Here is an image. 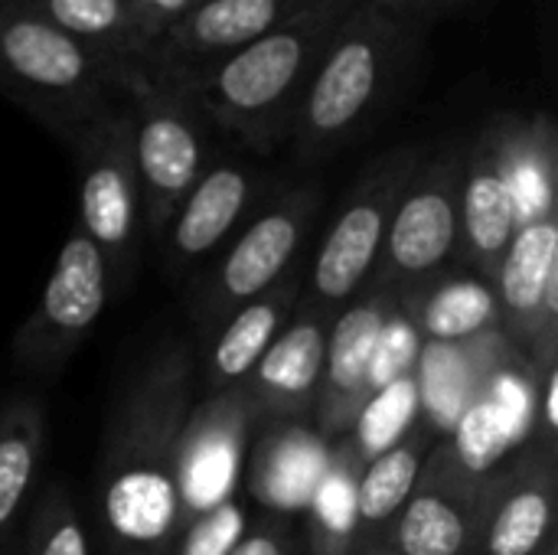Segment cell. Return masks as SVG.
<instances>
[{"mask_svg":"<svg viewBox=\"0 0 558 555\" xmlns=\"http://www.w3.org/2000/svg\"><path fill=\"white\" fill-rule=\"evenodd\" d=\"M193 409V360L160 347L124 389L98 461L95 500L105 555H170L180 523L177 458Z\"/></svg>","mask_w":558,"mask_h":555,"instance_id":"obj_1","label":"cell"},{"mask_svg":"<svg viewBox=\"0 0 558 555\" xmlns=\"http://www.w3.org/2000/svg\"><path fill=\"white\" fill-rule=\"evenodd\" d=\"M360 0H317L213 65L186 95L209 124L258 154L291 141L307 82L333 33Z\"/></svg>","mask_w":558,"mask_h":555,"instance_id":"obj_2","label":"cell"},{"mask_svg":"<svg viewBox=\"0 0 558 555\" xmlns=\"http://www.w3.org/2000/svg\"><path fill=\"white\" fill-rule=\"evenodd\" d=\"M425 23L360 0L324 49L291 131L294 157L320 164L363 137L409 69Z\"/></svg>","mask_w":558,"mask_h":555,"instance_id":"obj_3","label":"cell"},{"mask_svg":"<svg viewBox=\"0 0 558 555\" xmlns=\"http://www.w3.org/2000/svg\"><path fill=\"white\" fill-rule=\"evenodd\" d=\"M128 72L131 65L101 59L20 0H0V92L65 144L124 101Z\"/></svg>","mask_w":558,"mask_h":555,"instance_id":"obj_4","label":"cell"},{"mask_svg":"<svg viewBox=\"0 0 558 555\" xmlns=\"http://www.w3.org/2000/svg\"><path fill=\"white\" fill-rule=\"evenodd\" d=\"M317 209V186L281 190L255 216H248L245 226L206 262L190 304L203 347L229 321L232 311L275 288L294 268Z\"/></svg>","mask_w":558,"mask_h":555,"instance_id":"obj_5","label":"cell"},{"mask_svg":"<svg viewBox=\"0 0 558 555\" xmlns=\"http://www.w3.org/2000/svg\"><path fill=\"white\" fill-rule=\"evenodd\" d=\"M468 141L422 154L392 209L379 262L366 291L392 298L415 294L441 278L461 245V173Z\"/></svg>","mask_w":558,"mask_h":555,"instance_id":"obj_6","label":"cell"},{"mask_svg":"<svg viewBox=\"0 0 558 555\" xmlns=\"http://www.w3.org/2000/svg\"><path fill=\"white\" fill-rule=\"evenodd\" d=\"M124 101L134 128V164L141 180V213L150 239H160L180 200L209 167V121L199 105L141 65L124 79Z\"/></svg>","mask_w":558,"mask_h":555,"instance_id":"obj_7","label":"cell"},{"mask_svg":"<svg viewBox=\"0 0 558 555\" xmlns=\"http://www.w3.org/2000/svg\"><path fill=\"white\" fill-rule=\"evenodd\" d=\"M78 170V226L98 245L111 294H124L134 278L137 236L144 226L141 180L134 164V128L128 101L111 105L72 141Z\"/></svg>","mask_w":558,"mask_h":555,"instance_id":"obj_8","label":"cell"},{"mask_svg":"<svg viewBox=\"0 0 558 555\" xmlns=\"http://www.w3.org/2000/svg\"><path fill=\"white\" fill-rule=\"evenodd\" d=\"M422 154V147L402 144L363 170L317 249L298 304L333 321L353 298L366 291L386 242L392 209Z\"/></svg>","mask_w":558,"mask_h":555,"instance_id":"obj_9","label":"cell"},{"mask_svg":"<svg viewBox=\"0 0 558 555\" xmlns=\"http://www.w3.org/2000/svg\"><path fill=\"white\" fill-rule=\"evenodd\" d=\"M111 301V278L98 245L75 222L52 262L36 307L10 340L13 366L26 376L59 373L88 340Z\"/></svg>","mask_w":558,"mask_h":555,"instance_id":"obj_10","label":"cell"},{"mask_svg":"<svg viewBox=\"0 0 558 555\" xmlns=\"http://www.w3.org/2000/svg\"><path fill=\"white\" fill-rule=\"evenodd\" d=\"M500 334L533 370L558 366V222L556 216L513 232L490 278Z\"/></svg>","mask_w":558,"mask_h":555,"instance_id":"obj_11","label":"cell"},{"mask_svg":"<svg viewBox=\"0 0 558 555\" xmlns=\"http://www.w3.org/2000/svg\"><path fill=\"white\" fill-rule=\"evenodd\" d=\"M487 507V474L471 471L451 442L425 455L412 497L386 533L396 555H474Z\"/></svg>","mask_w":558,"mask_h":555,"instance_id":"obj_12","label":"cell"},{"mask_svg":"<svg viewBox=\"0 0 558 555\" xmlns=\"http://www.w3.org/2000/svg\"><path fill=\"white\" fill-rule=\"evenodd\" d=\"M317 0H199L170 33H163L144 56L141 69L186 92L213 65L265 36L278 23L307 10Z\"/></svg>","mask_w":558,"mask_h":555,"instance_id":"obj_13","label":"cell"},{"mask_svg":"<svg viewBox=\"0 0 558 555\" xmlns=\"http://www.w3.org/2000/svg\"><path fill=\"white\" fill-rule=\"evenodd\" d=\"M255 429L258 422L242 386L209 393L199 402H193L180 435L177 458L183 527L239 494L248 435Z\"/></svg>","mask_w":558,"mask_h":555,"instance_id":"obj_14","label":"cell"},{"mask_svg":"<svg viewBox=\"0 0 558 555\" xmlns=\"http://www.w3.org/2000/svg\"><path fill=\"white\" fill-rule=\"evenodd\" d=\"M558 445L530 435L487 471V507L474 555H536L556 536Z\"/></svg>","mask_w":558,"mask_h":555,"instance_id":"obj_15","label":"cell"},{"mask_svg":"<svg viewBox=\"0 0 558 555\" xmlns=\"http://www.w3.org/2000/svg\"><path fill=\"white\" fill-rule=\"evenodd\" d=\"M399 298L383 291H363L353 298L327 330V350H324V370H320V389L314 399V432L333 445L340 442L363 406L369 402V366L379 343V334L396 311Z\"/></svg>","mask_w":558,"mask_h":555,"instance_id":"obj_16","label":"cell"},{"mask_svg":"<svg viewBox=\"0 0 558 555\" xmlns=\"http://www.w3.org/2000/svg\"><path fill=\"white\" fill-rule=\"evenodd\" d=\"M262 193V177L239 160H209L193 190L180 200L163 236V262L173 278L203 268L245 222Z\"/></svg>","mask_w":558,"mask_h":555,"instance_id":"obj_17","label":"cell"},{"mask_svg":"<svg viewBox=\"0 0 558 555\" xmlns=\"http://www.w3.org/2000/svg\"><path fill=\"white\" fill-rule=\"evenodd\" d=\"M330 317L298 304L291 321L271 340L265 357L245 376L242 393L255 412L258 429L284 422H311L320 389L324 350Z\"/></svg>","mask_w":558,"mask_h":555,"instance_id":"obj_18","label":"cell"},{"mask_svg":"<svg viewBox=\"0 0 558 555\" xmlns=\"http://www.w3.org/2000/svg\"><path fill=\"white\" fill-rule=\"evenodd\" d=\"M461 245L468 268L490 285L517 232V206L500 164L494 121L464 147L461 173Z\"/></svg>","mask_w":558,"mask_h":555,"instance_id":"obj_19","label":"cell"},{"mask_svg":"<svg viewBox=\"0 0 558 555\" xmlns=\"http://www.w3.org/2000/svg\"><path fill=\"white\" fill-rule=\"evenodd\" d=\"M301 291H304V278L298 268H291L275 288H268L265 294L252 298L248 304L229 314V321L206 343V360H203L206 396L245 383V376L265 357L271 340L291 321Z\"/></svg>","mask_w":558,"mask_h":555,"instance_id":"obj_20","label":"cell"},{"mask_svg":"<svg viewBox=\"0 0 558 555\" xmlns=\"http://www.w3.org/2000/svg\"><path fill=\"white\" fill-rule=\"evenodd\" d=\"M330 464V445L307 422L265 425L248 461V497L278 517L307 510Z\"/></svg>","mask_w":558,"mask_h":555,"instance_id":"obj_21","label":"cell"},{"mask_svg":"<svg viewBox=\"0 0 558 555\" xmlns=\"http://www.w3.org/2000/svg\"><path fill=\"white\" fill-rule=\"evenodd\" d=\"M428 451H432V432L418 419L389 451L363 464L353 491V550L383 540L392 530L396 517L412 497V487L418 481Z\"/></svg>","mask_w":558,"mask_h":555,"instance_id":"obj_22","label":"cell"},{"mask_svg":"<svg viewBox=\"0 0 558 555\" xmlns=\"http://www.w3.org/2000/svg\"><path fill=\"white\" fill-rule=\"evenodd\" d=\"M46 419L36 399L13 396L0 406V555L13 546L39 481Z\"/></svg>","mask_w":558,"mask_h":555,"instance_id":"obj_23","label":"cell"},{"mask_svg":"<svg viewBox=\"0 0 558 555\" xmlns=\"http://www.w3.org/2000/svg\"><path fill=\"white\" fill-rule=\"evenodd\" d=\"M500 164L517 206V229L556 216V131L549 118H497Z\"/></svg>","mask_w":558,"mask_h":555,"instance_id":"obj_24","label":"cell"},{"mask_svg":"<svg viewBox=\"0 0 558 555\" xmlns=\"http://www.w3.org/2000/svg\"><path fill=\"white\" fill-rule=\"evenodd\" d=\"M422 343H461L487 330H500V311L494 288L484 278L441 275L399 298Z\"/></svg>","mask_w":558,"mask_h":555,"instance_id":"obj_25","label":"cell"},{"mask_svg":"<svg viewBox=\"0 0 558 555\" xmlns=\"http://www.w3.org/2000/svg\"><path fill=\"white\" fill-rule=\"evenodd\" d=\"M56 29L114 65H141L150 39L128 0H20Z\"/></svg>","mask_w":558,"mask_h":555,"instance_id":"obj_26","label":"cell"},{"mask_svg":"<svg viewBox=\"0 0 558 555\" xmlns=\"http://www.w3.org/2000/svg\"><path fill=\"white\" fill-rule=\"evenodd\" d=\"M422 415V396H418V379L402 376L396 383H389L386 389H379L363 412L356 415L353 429L333 442L350 461H356L360 468L369 464L376 455L389 451Z\"/></svg>","mask_w":558,"mask_h":555,"instance_id":"obj_27","label":"cell"},{"mask_svg":"<svg viewBox=\"0 0 558 555\" xmlns=\"http://www.w3.org/2000/svg\"><path fill=\"white\" fill-rule=\"evenodd\" d=\"M360 464L350 461L337 445H330L327 474L307 507L311 514V550L314 555L353 553V491Z\"/></svg>","mask_w":558,"mask_h":555,"instance_id":"obj_28","label":"cell"},{"mask_svg":"<svg viewBox=\"0 0 558 555\" xmlns=\"http://www.w3.org/2000/svg\"><path fill=\"white\" fill-rule=\"evenodd\" d=\"M16 555H92L82 514L62 484H49L29 507Z\"/></svg>","mask_w":558,"mask_h":555,"instance_id":"obj_29","label":"cell"},{"mask_svg":"<svg viewBox=\"0 0 558 555\" xmlns=\"http://www.w3.org/2000/svg\"><path fill=\"white\" fill-rule=\"evenodd\" d=\"M248 530V504L235 494L190 520L170 555H229Z\"/></svg>","mask_w":558,"mask_h":555,"instance_id":"obj_30","label":"cell"},{"mask_svg":"<svg viewBox=\"0 0 558 555\" xmlns=\"http://www.w3.org/2000/svg\"><path fill=\"white\" fill-rule=\"evenodd\" d=\"M422 337L415 330V324L409 321L402 301L396 304V311L389 314L383 334H379V343H376V353H373V366H369V399L386 389L389 383L402 379V376H412L415 366H418V357H422Z\"/></svg>","mask_w":558,"mask_h":555,"instance_id":"obj_31","label":"cell"},{"mask_svg":"<svg viewBox=\"0 0 558 555\" xmlns=\"http://www.w3.org/2000/svg\"><path fill=\"white\" fill-rule=\"evenodd\" d=\"M294 530L288 517H265L258 523H248L245 536L232 546L229 555H298Z\"/></svg>","mask_w":558,"mask_h":555,"instance_id":"obj_32","label":"cell"},{"mask_svg":"<svg viewBox=\"0 0 558 555\" xmlns=\"http://www.w3.org/2000/svg\"><path fill=\"white\" fill-rule=\"evenodd\" d=\"M131 3V10H134V16H137V23H141V29H144V36L150 39V46L163 36V33H170L199 0H128Z\"/></svg>","mask_w":558,"mask_h":555,"instance_id":"obj_33","label":"cell"},{"mask_svg":"<svg viewBox=\"0 0 558 555\" xmlns=\"http://www.w3.org/2000/svg\"><path fill=\"white\" fill-rule=\"evenodd\" d=\"M379 3H386V7H392V10H399V13H405V16H415V20H422V23H428V16H435V13L454 7L458 0H379Z\"/></svg>","mask_w":558,"mask_h":555,"instance_id":"obj_34","label":"cell"},{"mask_svg":"<svg viewBox=\"0 0 558 555\" xmlns=\"http://www.w3.org/2000/svg\"><path fill=\"white\" fill-rule=\"evenodd\" d=\"M350 555H396V553H392L389 540L383 536V540H373V543H366V546H356Z\"/></svg>","mask_w":558,"mask_h":555,"instance_id":"obj_35","label":"cell"},{"mask_svg":"<svg viewBox=\"0 0 558 555\" xmlns=\"http://www.w3.org/2000/svg\"><path fill=\"white\" fill-rule=\"evenodd\" d=\"M536 555H558V540H556V536H549V540H546V546H543V550H539Z\"/></svg>","mask_w":558,"mask_h":555,"instance_id":"obj_36","label":"cell"},{"mask_svg":"<svg viewBox=\"0 0 558 555\" xmlns=\"http://www.w3.org/2000/svg\"><path fill=\"white\" fill-rule=\"evenodd\" d=\"M3 555H16V546H10V550H7V553Z\"/></svg>","mask_w":558,"mask_h":555,"instance_id":"obj_37","label":"cell"}]
</instances>
